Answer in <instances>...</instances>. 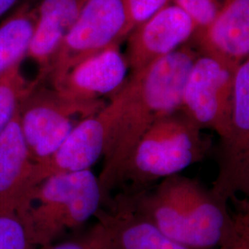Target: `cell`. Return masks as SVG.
<instances>
[{"label": "cell", "mask_w": 249, "mask_h": 249, "mask_svg": "<svg viewBox=\"0 0 249 249\" xmlns=\"http://www.w3.org/2000/svg\"><path fill=\"white\" fill-rule=\"evenodd\" d=\"M199 51L192 40L175 52L130 74L112 102L104 165L98 176L102 208H108L124 163L144 133L161 117L180 109L182 91Z\"/></svg>", "instance_id": "cell-1"}, {"label": "cell", "mask_w": 249, "mask_h": 249, "mask_svg": "<svg viewBox=\"0 0 249 249\" xmlns=\"http://www.w3.org/2000/svg\"><path fill=\"white\" fill-rule=\"evenodd\" d=\"M211 140L181 109L157 120L134 147L117 188L135 193L203 160Z\"/></svg>", "instance_id": "cell-2"}, {"label": "cell", "mask_w": 249, "mask_h": 249, "mask_svg": "<svg viewBox=\"0 0 249 249\" xmlns=\"http://www.w3.org/2000/svg\"><path fill=\"white\" fill-rule=\"evenodd\" d=\"M102 205L98 177L84 170L45 178L30 190L16 214L41 248L83 225Z\"/></svg>", "instance_id": "cell-3"}, {"label": "cell", "mask_w": 249, "mask_h": 249, "mask_svg": "<svg viewBox=\"0 0 249 249\" xmlns=\"http://www.w3.org/2000/svg\"><path fill=\"white\" fill-rule=\"evenodd\" d=\"M103 100L71 98L42 83L31 82L19 109V123L35 163L49 158L84 118L107 106Z\"/></svg>", "instance_id": "cell-4"}, {"label": "cell", "mask_w": 249, "mask_h": 249, "mask_svg": "<svg viewBox=\"0 0 249 249\" xmlns=\"http://www.w3.org/2000/svg\"><path fill=\"white\" fill-rule=\"evenodd\" d=\"M130 34L123 0H86L74 25L65 37L45 80H59L80 61L121 44Z\"/></svg>", "instance_id": "cell-5"}, {"label": "cell", "mask_w": 249, "mask_h": 249, "mask_svg": "<svg viewBox=\"0 0 249 249\" xmlns=\"http://www.w3.org/2000/svg\"><path fill=\"white\" fill-rule=\"evenodd\" d=\"M235 71L213 55L199 52L182 91L180 109L201 129H212L219 137L231 124Z\"/></svg>", "instance_id": "cell-6"}, {"label": "cell", "mask_w": 249, "mask_h": 249, "mask_svg": "<svg viewBox=\"0 0 249 249\" xmlns=\"http://www.w3.org/2000/svg\"><path fill=\"white\" fill-rule=\"evenodd\" d=\"M216 159L218 176L211 188L224 202L238 193L249 195V59L235 71L231 124L220 137Z\"/></svg>", "instance_id": "cell-7"}, {"label": "cell", "mask_w": 249, "mask_h": 249, "mask_svg": "<svg viewBox=\"0 0 249 249\" xmlns=\"http://www.w3.org/2000/svg\"><path fill=\"white\" fill-rule=\"evenodd\" d=\"M197 31L196 22L186 11L171 3L127 36L124 54L130 74L175 52Z\"/></svg>", "instance_id": "cell-8"}, {"label": "cell", "mask_w": 249, "mask_h": 249, "mask_svg": "<svg viewBox=\"0 0 249 249\" xmlns=\"http://www.w3.org/2000/svg\"><path fill=\"white\" fill-rule=\"evenodd\" d=\"M114 111L111 100L99 112L81 120L49 158L35 163L36 185L55 174L90 169L104 155L107 128Z\"/></svg>", "instance_id": "cell-9"}, {"label": "cell", "mask_w": 249, "mask_h": 249, "mask_svg": "<svg viewBox=\"0 0 249 249\" xmlns=\"http://www.w3.org/2000/svg\"><path fill=\"white\" fill-rule=\"evenodd\" d=\"M178 181L189 245L196 249H218L234 229V220L227 203L198 179L178 174Z\"/></svg>", "instance_id": "cell-10"}, {"label": "cell", "mask_w": 249, "mask_h": 249, "mask_svg": "<svg viewBox=\"0 0 249 249\" xmlns=\"http://www.w3.org/2000/svg\"><path fill=\"white\" fill-rule=\"evenodd\" d=\"M128 71L120 44H115L75 65L52 86L71 98L102 100L107 95L114 96L123 87Z\"/></svg>", "instance_id": "cell-11"}, {"label": "cell", "mask_w": 249, "mask_h": 249, "mask_svg": "<svg viewBox=\"0 0 249 249\" xmlns=\"http://www.w3.org/2000/svg\"><path fill=\"white\" fill-rule=\"evenodd\" d=\"M213 23L192 37L200 53H209L233 69L249 59V0H221Z\"/></svg>", "instance_id": "cell-12"}, {"label": "cell", "mask_w": 249, "mask_h": 249, "mask_svg": "<svg viewBox=\"0 0 249 249\" xmlns=\"http://www.w3.org/2000/svg\"><path fill=\"white\" fill-rule=\"evenodd\" d=\"M19 109V108H18ZM32 160L18 110L0 134V213H15L36 186Z\"/></svg>", "instance_id": "cell-13"}, {"label": "cell", "mask_w": 249, "mask_h": 249, "mask_svg": "<svg viewBox=\"0 0 249 249\" xmlns=\"http://www.w3.org/2000/svg\"><path fill=\"white\" fill-rule=\"evenodd\" d=\"M86 0H39L37 20L27 56L38 66L36 83H43L65 37L71 30Z\"/></svg>", "instance_id": "cell-14"}, {"label": "cell", "mask_w": 249, "mask_h": 249, "mask_svg": "<svg viewBox=\"0 0 249 249\" xmlns=\"http://www.w3.org/2000/svg\"><path fill=\"white\" fill-rule=\"evenodd\" d=\"M94 218L107 229L113 249H200L173 240L137 213L116 194Z\"/></svg>", "instance_id": "cell-15"}, {"label": "cell", "mask_w": 249, "mask_h": 249, "mask_svg": "<svg viewBox=\"0 0 249 249\" xmlns=\"http://www.w3.org/2000/svg\"><path fill=\"white\" fill-rule=\"evenodd\" d=\"M36 20V5L23 2L0 24V80L26 57Z\"/></svg>", "instance_id": "cell-16"}, {"label": "cell", "mask_w": 249, "mask_h": 249, "mask_svg": "<svg viewBox=\"0 0 249 249\" xmlns=\"http://www.w3.org/2000/svg\"><path fill=\"white\" fill-rule=\"evenodd\" d=\"M21 64L14 67L0 80V134L17 114L31 83L24 79Z\"/></svg>", "instance_id": "cell-17"}, {"label": "cell", "mask_w": 249, "mask_h": 249, "mask_svg": "<svg viewBox=\"0 0 249 249\" xmlns=\"http://www.w3.org/2000/svg\"><path fill=\"white\" fill-rule=\"evenodd\" d=\"M0 249H39L15 213H0Z\"/></svg>", "instance_id": "cell-18"}, {"label": "cell", "mask_w": 249, "mask_h": 249, "mask_svg": "<svg viewBox=\"0 0 249 249\" xmlns=\"http://www.w3.org/2000/svg\"><path fill=\"white\" fill-rule=\"evenodd\" d=\"M39 249H113L106 227L97 221L88 231L72 239L54 242Z\"/></svg>", "instance_id": "cell-19"}, {"label": "cell", "mask_w": 249, "mask_h": 249, "mask_svg": "<svg viewBox=\"0 0 249 249\" xmlns=\"http://www.w3.org/2000/svg\"><path fill=\"white\" fill-rule=\"evenodd\" d=\"M172 3L193 18L197 27L196 33H201L211 26L222 7L221 0H172Z\"/></svg>", "instance_id": "cell-20"}, {"label": "cell", "mask_w": 249, "mask_h": 249, "mask_svg": "<svg viewBox=\"0 0 249 249\" xmlns=\"http://www.w3.org/2000/svg\"><path fill=\"white\" fill-rule=\"evenodd\" d=\"M234 229L228 239L217 249H249V204L248 198L232 201Z\"/></svg>", "instance_id": "cell-21"}, {"label": "cell", "mask_w": 249, "mask_h": 249, "mask_svg": "<svg viewBox=\"0 0 249 249\" xmlns=\"http://www.w3.org/2000/svg\"><path fill=\"white\" fill-rule=\"evenodd\" d=\"M127 15L130 33L134 28L148 20L160 9L172 3V0H123Z\"/></svg>", "instance_id": "cell-22"}, {"label": "cell", "mask_w": 249, "mask_h": 249, "mask_svg": "<svg viewBox=\"0 0 249 249\" xmlns=\"http://www.w3.org/2000/svg\"><path fill=\"white\" fill-rule=\"evenodd\" d=\"M18 1V0H0V18L12 9Z\"/></svg>", "instance_id": "cell-23"}, {"label": "cell", "mask_w": 249, "mask_h": 249, "mask_svg": "<svg viewBox=\"0 0 249 249\" xmlns=\"http://www.w3.org/2000/svg\"><path fill=\"white\" fill-rule=\"evenodd\" d=\"M38 1H39V0H25L24 2L30 3L31 5H35V3H36V2H38ZM36 4H37V3H36Z\"/></svg>", "instance_id": "cell-24"}]
</instances>
